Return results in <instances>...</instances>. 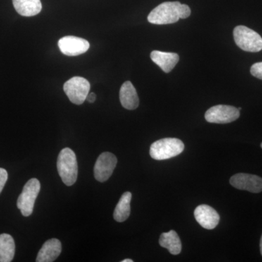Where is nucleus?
Wrapping results in <instances>:
<instances>
[{"instance_id":"nucleus-1","label":"nucleus","mask_w":262,"mask_h":262,"mask_svg":"<svg viewBox=\"0 0 262 262\" xmlns=\"http://www.w3.org/2000/svg\"><path fill=\"white\" fill-rule=\"evenodd\" d=\"M57 169L63 184L67 186L75 184L78 175V165L73 150L64 148L60 151L57 160Z\"/></svg>"},{"instance_id":"nucleus-2","label":"nucleus","mask_w":262,"mask_h":262,"mask_svg":"<svg viewBox=\"0 0 262 262\" xmlns=\"http://www.w3.org/2000/svg\"><path fill=\"white\" fill-rule=\"evenodd\" d=\"M181 8L179 2H165L150 12L148 21L157 25L176 23L181 19Z\"/></svg>"},{"instance_id":"nucleus-3","label":"nucleus","mask_w":262,"mask_h":262,"mask_svg":"<svg viewBox=\"0 0 262 262\" xmlns=\"http://www.w3.org/2000/svg\"><path fill=\"white\" fill-rule=\"evenodd\" d=\"M184 149V143L180 139L165 138L155 141L151 144L149 154L154 160H165L178 156Z\"/></svg>"},{"instance_id":"nucleus-4","label":"nucleus","mask_w":262,"mask_h":262,"mask_svg":"<svg viewBox=\"0 0 262 262\" xmlns=\"http://www.w3.org/2000/svg\"><path fill=\"white\" fill-rule=\"evenodd\" d=\"M236 45L243 51L257 53L262 50V37L245 26H237L233 31Z\"/></svg>"},{"instance_id":"nucleus-5","label":"nucleus","mask_w":262,"mask_h":262,"mask_svg":"<svg viewBox=\"0 0 262 262\" xmlns=\"http://www.w3.org/2000/svg\"><path fill=\"white\" fill-rule=\"evenodd\" d=\"M40 182L34 178L30 179L24 186L17 201V207L24 216L28 217L32 214L34 203L40 192Z\"/></svg>"},{"instance_id":"nucleus-6","label":"nucleus","mask_w":262,"mask_h":262,"mask_svg":"<svg viewBox=\"0 0 262 262\" xmlns=\"http://www.w3.org/2000/svg\"><path fill=\"white\" fill-rule=\"evenodd\" d=\"M91 89L89 81L83 77H74L63 84V91L71 102L80 105L87 99Z\"/></svg>"},{"instance_id":"nucleus-7","label":"nucleus","mask_w":262,"mask_h":262,"mask_svg":"<svg viewBox=\"0 0 262 262\" xmlns=\"http://www.w3.org/2000/svg\"><path fill=\"white\" fill-rule=\"evenodd\" d=\"M239 117L238 108L228 105H216L212 106L205 115L207 122L216 124L229 123L235 121Z\"/></svg>"},{"instance_id":"nucleus-8","label":"nucleus","mask_w":262,"mask_h":262,"mask_svg":"<svg viewBox=\"0 0 262 262\" xmlns=\"http://www.w3.org/2000/svg\"><path fill=\"white\" fill-rule=\"evenodd\" d=\"M117 159L113 153L103 152L100 155L94 166V177L99 182H105L113 175L116 168Z\"/></svg>"},{"instance_id":"nucleus-9","label":"nucleus","mask_w":262,"mask_h":262,"mask_svg":"<svg viewBox=\"0 0 262 262\" xmlns=\"http://www.w3.org/2000/svg\"><path fill=\"white\" fill-rule=\"evenodd\" d=\"M60 51L69 56H76L83 54L89 51V42L82 38L67 36L59 39L58 42Z\"/></svg>"},{"instance_id":"nucleus-10","label":"nucleus","mask_w":262,"mask_h":262,"mask_svg":"<svg viewBox=\"0 0 262 262\" xmlns=\"http://www.w3.org/2000/svg\"><path fill=\"white\" fill-rule=\"evenodd\" d=\"M231 185L239 190L252 193L262 192V178L258 176L248 173H237L229 180Z\"/></svg>"},{"instance_id":"nucleus-11","label":"nucleus","mask_w":262,"mask_h":262,"mask_svg":"<svg viewBox=\"0 0 262 262\" xmlns=\"http://www.w3.org/2000/svg\"><path fill=\"white\" fill-rule=\"evenodd\" d=\"M194 217L201 227L206 229H213L220 223V216L212 207L201 205L194 210Z\"/></svg>"},{"instance_id":"nucleus-12","label":"nucleus","mask_w":262,"mask_h":262,"mask_svg":"<svg viewBox=\"0 0 262 262\" xmlns=\"http://www.w3.org/2000/svg\"><path fill=\"white\" fill-rule=\"evenodd\" d=\"M61 243L59 239L56 238L48 239L39 250L36 261H54L61 254Z\"/></svg>"},{"instance_id":"nucleus-13","label":"nucleus","mask_w":262,"mask_h":262,"mask_svg":"<svg viewBox=\"0 0 262 262\" xmlns=\"http://www.w3.org/2000/svg\"><path fill=\"white\" fill-rule=\"evenodd\" d=\"M150 57L151 61L159 66L165 73L171 72L179 61V55L174 53L153 51L150 54Z\"/></svg>"},{"instance_id":"nucleus-14","label":"nucleus","mask_w":262,"mask_h":262,"mask_svg":"<svg viewBox=\"0 0 262 262\" xmlns=\"http://www.w3.org/2000/svg\"><path fill=\"white\" fill-rule=\"evenodd\" d=\"M122 106L128 110H136L139 105V98L136 90L130 81L124 82L120 91Z\"/></svg>"},{"instance_id":"nucleus-15","label":"nucleus","mask_w":262,"mask_h":262,"mask_svg":"<svg viewBox=\"0 0 262 262\" xmlns=\"http://www.w3.org/2000/svg\"><path fill=\"white\" fill-rule=\"evenodd\" d=\"M13 3L15 10L22 16H34L42 10L40 0H13Z\"/></svg>"},{"instance_id":"nucleus-16","label":"nucleus","mask_w":262,"mask_h":262,"mask_svg":"<svg viewBox=\"0 0 262 262\" xmlns=\"http://www.w3.org/2000/svg\"><path fill=\"white\" fill-rule=\"evenodd\" d=\"M160 246L166 248L173 255H178L182 251V242L177 232L170 230L160 235L159 239Z\"/></svg>"},{"instance_id":"nucleus-17","label":"nucleus","mask_w":262,"mask_h":262,"mask_svg":"<svg viewBox=\"0 0 262 262\" xmlns=\"http://www.w3.org/2000/svg\"><path fill=\"white\" fill-rule=\"evenodd\" d=\"M15 252V241L8 234H0V262H10Z\"/></svg>"},{"instance_id":"nucleus-18","label":"nucleus","mask_w":262,"mask_h":262,"mask_svg":"<svg viewBox=\"0 0 262 262\" xmlns=\"http://www.w3.org/2000/svg\"><path fill=\"white\" fill-rule=\"evenodd\" d=\"M131 198L132 194L130 192L124 193L120 198L114 211V219L116 222H125L130 216Z\"/></svg>"},{"instance_id":"nucleus-19","label":"nucleus","mask_w":262,"mask_h":262,"mask_svg":"<svg viewBox=\"0 0 262 262\" xmlns=\"http://www.w3.org/2000/svg\"><path fill=\"white\" fill-rule=\"evenodd\" d=\"M251 73L253 77L262 80V62H258L252 65L251 68Z\"/></svg>"},{"instance_id":"nucleus-20","label":"nucleus","mask_w":262,"mask_h":262,"mask_svg":"<svg viewBox=\"0 0 262 262\" xmlns=\"http://www.w3.org/2000/svg\"><path fill=\"white\" fill-rule=\"evenodd\" d=\"M8 174L4 168H0V193L3 191L7 180H8Z\"/></svg>"},{"instance_id":"nucleus-21","label":"nucleus","mask_w":262,"mask_h":262,"mask_svg":"<svg viewBox=\"0 0 262 262\" xmlns=\"http://www.w3.org/2000/svg\"><path fill=\"white\" fill-rule=\"evenodd\" d=\"M96 99V96L94 93H91V94H89L87 96V100L89 103H94Z\"/></svg>"},{"instance_id":"nucleus-22","label":"nucleus","mask_w":262,"mask_h":262,"mask_svg":"<svg viewBox=\"0 0 262 262\" xmlns=\"http://www.w3.org/2000/svg\"><path fill=\"white\" fill-rule=\"evenodd\" d=\"M122 262H134V260L130 259V258H126V259L122 260Z\"/></svg>"},{"instance_id":"nucleus-23","label":"nucleus","mask_w":262,"mask_h":262,"mask_svg":"<svg viewBox=\"0 0 262 262\" xmlns=\"http://www.w3.org/2000/svg\"><path fill=\"white\" fill-rule=\"evenodd\" d=\"M260 251H261V254L262 256V236L261 237V241H260Z\"/></svg>"},{"instance_id":"nucleus-24","label":"nucleus","mask_w":262,"mask_h":262,"mask_svg":"<svg viewBox=\"0 0 262 262\" xmlns=\"http://www.w3.org/2000/svg\"><path fill=\"white\" fill-rule=\"evenodd\" d=\"M261 147L262 148V143H261Z\"/></svg>"}]
</instances>
